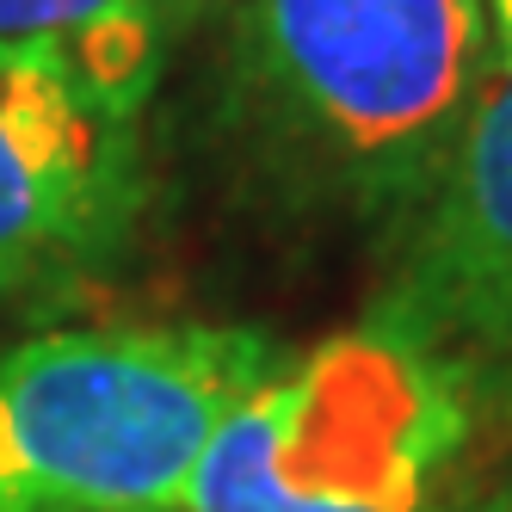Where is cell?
<instances>
[{
  "mask_svg": "<svg viewBox=\"0 0 512 512\" xmlns=\"http://www.w3.org/2000/svg\"><path fill=\"white\" fill-rule=\"evenodd\" d=\"M278 371L253 327H68L0 358V512H173Z\"/></svg>",
  "mask_w": 512,
  "mask_h": 512,
  "instance_id": "1",
  "label": "cell"
},
{
  "mask_svg": "<svg viewBox=\"0 0 512 512\" xmlns=\"http://www.w3.org/2000/svg\"><path fill=\"white\" fill-rule=\"evenodd\" d=\"M247 93L278 149L408 216L488 75V0H247Z\"/></svg>",
  "mask_w": 512,
  "mask_h": 512,
  "instance_id": "2",
  "label": "cell"
},
{
  "mask_svg": "<svg viewBox=\"0 0 512 512\" xmlns=\"http://www.w3.org/2000/svg\"><path fill=\"white\" fill-rule=\"evenodd\" d=\"M469 389L389 327L327 340L253 389L173 512H432Z\"/></svg>",
  "mask_w": 512,
  "mask_h": 512,
  "instance_id": "3",
  "label": "cell"
},
{
  "mask_svg": "<svg viewBox=\"0 0 512 512\" xmlns=\"http://www.w3.org/2000/svg\"><path fill=\"white\" fill-rule=\"evenodd\" d=\"M377 327L445 364L469 395L512 389V31H500L445 167L408 210Z\"/></svg>",
  "mask_w": 512,
  "mask_h": 512,
  "instance_id": "4",
  "label": "cell"
},
{
  "mask_svg": "<svg viewBox=\"0 0 512 512\" xmlns=\"http://www.w3.org/2000/svg\"><path fill=\"white\" fill-rule=\"evenodd\" d=\"M136 198V118L62 62L0 44V278L112 253Z\"/></svg>",
  "mask_w": 512,
  "mask_h": 512,
  "instance_id": "5",
  "label": "cell"
},
{
  "mask_svg": "<svg viewBox=\"0 0 512 512\" xmlns=\"http://www.w3.org/2000/svg\"><path fill=\"white\" fill-rule=\"evenodd\" d=\"M179 25L173 0H0V44L62 62L124 118L149 105Z\"/></svg>",
  "mask_w": 512,
  "mask_h": 512,
  "instance_id": "6",
  "label": "cell"
},
{
  "mask_svg": "<svg viewBox=\"0 0 512 512\" xmlns=\"http://www.w3.org/2000/svg\"><path fill=\"white\" fill-rule=\"evenodd\" d=\"M488 13H494V31H512V0H488Z\"/></svg>",
  "mask_w": 512,
  "mask_h": 512,
  "instance_id": "7",
  "label": "cell"
},
{
  "mask_svg": "<svg viewBox=\"0 0 512 512\" xmlns=\"http://www.w3.org/2000/svg\"><path fill=\"white\" fill-rule=\"evenodd\" d=\"M173 7L192 19V13H210V7H229V0H173Z\"/></svg>",
  "mask_w": 512,
  "mask_h": 512,
  "instance_id": "8",
  "label": "cell"
},
{
  "mask_svg": "<svg viewBox=\"0 0 512 512\" xmlns=\"http://www.w3.org/2000/svg\"><path fill=\"white\" fill-rule=\"evenodd\" d=\"M482 512H512V494H506V500H494V506H482Z\"/></svg>",
  "mask_w": 512,
  "mask_h": 512,
  "instance_id": "9",
  "label": "cell"
}]
</instances>
